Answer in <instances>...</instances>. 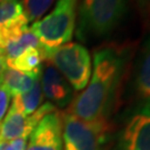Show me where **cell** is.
<instances>
[{
  "instance_id": "obj_19",
  "label": "cell",
  "mask_w": 150,
  "mask_h": 150,
  "mask_svg": "<svg viewBox=\"0 0 150 150\" xmlns=\"http://www.w3.org/2000/svg\"><path fill=\"white\" fill-rule=\"evenodd\" d=\"M144 20L150 18V0H134Z\"/></svg>"
},
{
  "instance_id": "obj_5",
  "label": "cell",
  "mask_w": 150,
  "mask_h": 150,
  "mask_svg": "<svg viewBox=\"0 0 150 150\" xmlns=\"http://www.w3.org/2000/svg\"><path fill=\"white\" fill-rule=\"evenodd\" d=\"M107 132V122L85 121L67 112L62 120V149L102 150Z\"/></svg>"
},
{
  "instance_id": "obj_6",
  "label": "cell",
  "mask_w": 150,
  "mask_h": 150,
  "mask_svg": "<svg viewBox=\"0 0 150 150\" xmlns=\"http://www.w3.org/2000/svg\"><path fill=\"white\" fill-rule=\"evenodd\" d=\"M118 150H150V103L138 102L119 131Z\"/></svg>"
},
{
  "instance_id": "obj_7",
  "label": "cell",
  "mask_w": 150,
  "mask_h": 150,
  "mask_svg": "<svg viewBox=\"0 0 150 150\" xmlns=\"http://www.w3.org/2000/svg\"><path fill=\"white\" fill-rule=\"evenodd\" d=\"M54 110L57 109L54 105H51L50 102H46L38 108L36 112L27 116L10 106L9 111L7 112L0 125V140L11 141L17 138H29L38 122L47 113Z\"/></svg>"
},
{
  "instance_id": "obj_15",
  "label": "cell",
  "mask_w": 150,
  "mask_h": 150,
  "mask_svg": "<svg viewBox=\"0 0 150 150\" xmlns=\"http://www.w3.org/2000/svg\"><path fill=\"white\" fill-rule=\"evenodd\" d=\"M43 54L41 49H31L15 60L6 62L7 68L22 72H39L42 70Z\"/></svg>"
},
{
  "instance_id": "obj_12",
  "label": "cell",
  "mask_w": 150,
  "mask_h": 150,
  "mask_svg": "<svg viewBox=\"0 0 150 150\" xmlns=\"http://www.w3.org/2000/svg\"><path fill=\"white\" fill-rule=\"evenodd\" d=\"M40 75H41V71L22 72L15 69H10V68H6L5 71L0 76V79L5 83L11 96L16 97L30 90L36 80L40 77Z\"/></svg>"
},
{
  "instance_id": "obj_3",
  "label": "cell",
  "mask_w": 150,
  "mask_h": 150,
  "mask_svg": "<svg viewBox=\"0 0 150 150\" xmlns=\"http://www.w3.org/2000/svg\"><path fill=\"white\" fill-rule=\"evenodd\" d=\"M78 2L79 0H58L54 10L29 28L40 40L45 60L49 52L72 39Z\"/></svg>"
},
{
  "instance_id": "obj_13",
  "label": "cell",
  "mask_w": 150,
  "mask_h": 150,
  "mask_svg": "<svg viewBox=\"0 0 150 150\" xmlns=\"http://www.w3.org/2000/svg\"><path fill=\"white\" fill-rule=\"evenodd\" d=\"M31 49H41L43 54L42 46L40 43V40L33 32L28 29L27 31L21 33L20 36L15 38L5 46V48L0 51V54L4 57L6 62L15 60L22 54L27 52ZM45 59V58H43Z\"/></svg>"
},
{
  "instance_id": "obj_16",
  "label": "cell",
  "mask_w": 150,
  "mask_h": 150,
  "mask_svg": "<svg viewBox=\"0 0 150 150\" xmlns=\"http://www.w3.org/2000/svg\"><path fill=\"white\" fill-rule=\"evenodd\" d=\"M54 0H22L21 5L29 22H36L50 9Z\"/></svg>"
},
{
  "instance_id": "obj_9",
  "label": "cell",
  "mask_w": 150,
  "mask_h": 150,
  "mask_svg": "<svg viewBox=\"0 0 150 150\" xmlns=\"http://www.w3.org/2000/svg\"><path fill=\"white\" fill-rule=\"evenodd\" d=\"M27 17L22 5L18 0L0 1V51L5 46L21 33L27 31Z\"/></svg>"
},
{
  "instance_id": "obj_10",
  "label": "cell",
  "mask_w": 150,
  "mask_h": 150,
  "mask_svg": "<svg viewBox=\"0 0 150 150\" xmlns=\"http://www.w3.org/2000/svg\"><path fill=\"white\" fill-rule=\"evenodd\" d=\"M40 83L42 93L54 107L64 108L74 100L72 87L50 62L41 70Z\"/></svg>"
},
{
  "instance_id": "obj_20",
  "label": "cell",
  "mask_w": 150,
  "mask_h": 150,
  "mask_svg": "<svg viewBox=\"0 0 150 150\" xmlns=\"http://www.w3.org/2000/svg\"><path fill=\"white\" fill-rule=\"evenodd\" d=\"M6 68H7V66H6V61H5V59H4V57L0 54V76H1V74L5 71Z\"/></svg>"
},
{
  "instance_id": "obj_2",
  "label": "cell",
  "mask_w": 150,
  "mask_h": 150,
  "mask_svg": "<svg viewBox=\"0 0 150 150\" xmlns=\"http://www.w3.org/2000/svg\"><path fill=\"white\" fill-rule=\"evenodd\" d=\"M127 0H81L76 35L81 41L110 35L123 20Z\"/></svg>"
},
{
  "instance_id": "obj_11",
  "label": "cell",
  "mask_w": 150,
  "mask_h": 150,
  "mask_svg": "<svg viewBox=\"0 0 150 150\" xmlns=\"http://www.w3.org/2000/svg\"><path fill=\"white\" fill-rule=\"evenodd\" d=\"M134 87L138 102L150 103V35L140 49L134 71Z\"/></svg>"
},
{
  "instance_id": "obj_4",
  "label": "cell",
  "mask_w": 150,
  "mask_h": 150,
  "mask_svg": "<svg viewBox=\"0 0 150 150\" xmlns=\"http://www.w3.org/2000/svg\"><path fill=\"white\" fill-rule=\"evenodd\" d=\"M76 91L83 90L91 77V57L88 49L78 42H68L54 49L46 57Z\"/></svg>"
},
{
  "instance_id": "obj_14",
  "label": "cell",
  "mask_w": 150,
  "mask_h": 150,
  "mask_svg": "<svg viewBox=\"0 0 150 150\" xmlns=\"http://www.w3.org/2000/svg\"><path fill=\"white\" fill-rule=\"evenodd\" d=\"M42 97L43 93L41 90V83H40V77H39L30 90H28L22 95L13 97L11 106L23 115L30 116L33 112H36L38 108L41 106Z\"/></svg>"
},
{
  "instance_id": "obj_21",
  "label": "cell",
  "mask_w": 150,
  "mask_h": 150,
  "mask_svg": "<svg viewBox=\"0 0 150 150\" xmlns=\"http://www.w3.org/2000/svg\"><path fill=\"white\" fill-rule=\"evenodd\" d=\"M11 1H12V0H11Z\"/></svg>"
},
{
  "instance_id": "obj_1",
  "label": "cell",
  "mask_w": 150,
  "mask_h": 150,
  "mask_svg": "<svg viewBox=\"0 0 150 150\" xmlns=\"http://www.w3.org/2000/svg\"><path fill=\"white\" fill-rule=\"evenodd\" d=\"M129 50L106 46L93 54V67L87 87L71 102L68 112L85 121L107 122L126 74Z\"/></svg>"
},
{
  "instance_id": "obj_8",
  "label": "cell",
  "mask_w": 150,
  "mask_h": 150,
  "mask_svg": "<svg viewBox=\"0 0 150 150\" xmlns=\"http://www.w3.org/2000/svg\"><path fill=\"white\" fill-rule=\"evenodd\" d=\"M25 150H64L62 122L57 110L47 113L29 136Z\"/></svg>"
},
{
  "instance_id": "obj_18",
  "label": "cell",
  "mask_w": 150,
  "mask_h": 150,
  "mask_svg": "<svg viewBox=\"0 0 150 150\" xmlns=\"http://www.w3.org/2000/svg\"><path fill=\"white\" fill-rule=\"evenodd\" d=\"M28 138H17L11 141L0 140V150H25Z\"/></svg>"
},
{
  "instance_id": "obj_17",
  "label": "cell",
  "mask_w": 150,
  "mask_h": 150,
  "mask_svg": "<svg viewBox=\"0 0 150 150\" xmlns=\"http://www.w3.org/2000/svg\"><path fill=\"white\" fill-rule=\"evenodd\" d=\"M10 92L7 89V87L5 86L2 80L0 79V125L7 115L9 103H10Z\"/></svg>"
}]
</instances>
